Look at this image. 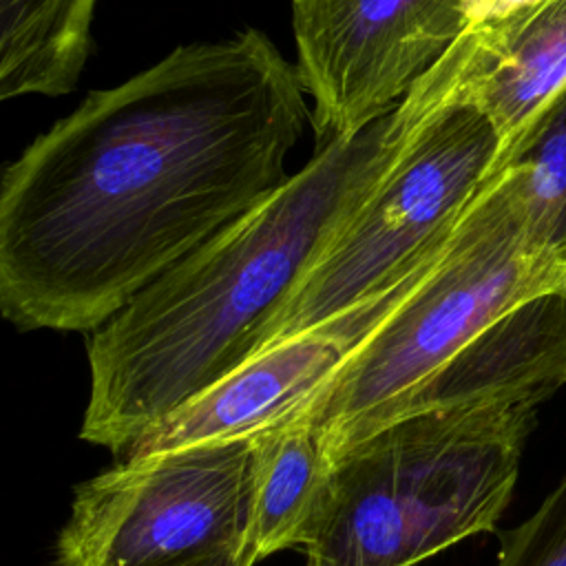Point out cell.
<instances>
[{"mask_svg": "<svg viewBox=\"0 0 566 566\" xmlns=\"http://www.w3.org/2000/svg\"><path fill=\"white\" fill-rule=\"evenodd\" d=\"M438 259L385 294L318 327L265 347L203 394L153 424L117 455V462L184 447L245 440L301 418L363 340L407 298Z\"/></svg>", "mask_w": 566, "mask_h": 566, "instance_id": "8", "label": "cell"}, {"mask_svg": "<svg viewBox=\"0 0 566 566\" xmlns=\"http://www.w3.org/2000/svg\"><path fill=\"white\" fill-rule=\"evenodd\" d=\"M252 438L161 451L75 486L57 566H195L252 546Z\"/></svg>", "mask_w": 566, "mask_h": 566, "instance_id": "6", "label": "cell"}, {"mask_svg": "<svg viewBox=\"0 0 566 566\" xmlns=\"http://www.w3.org/2000/svg\"><path fill=\"white\" fill-rule=\"evenodd\" d=\"M259 559H256V553L252 546L243 548V551H228V553H221L212 559H206L201 564H195V566H254Z\"/></svg>", "mask_w": 566, "mask_h": 566, "instance_id": "16", "label": "cell"}, {"mask_svg": "<svg viewBox=\"0 0 566 566\" xmlns=\"http://www.w3.org/2000/svg\"><path fill=\"white\" fill-rule=\"evenodd\" d=\"M537 250L566 256V88L546 106L502 168Z\"/></svg>", "mask_w": 566, "mask_h": 566, "instance_id": "13", "label": "cell"}, {"mask_svg": "<svg viewBox=\"0 0 566 566\" xmlns=\"http://www.w3.org/2000/svg\"><path fill=\"white\" fill-rule=\"evenodd\" d=\"M535 416L509 405L413 411L340 447L305 566H416L493 531Z\"/></svg>", "mask_w": 566, "mask_h": 566, "instance_id": "3", "label": "cell"}, {"mask_svg": "<svg viewBox=\"0 0 566 566\" xmlns=\"http://www.w3.org/2000/svg\"><path fill=\"white\" fill-rule=\"evenodd\" d=\"M449 53L458 71L455 102L475 104L500 137L497 172L566 88V0H548L502 24L467 29Z\"/></svg>", "mask_w": 566, "mask_h": 566, "instance_id": "10", "label": "cell"}, {"mask_svg": "<svg viewBox=\"0 0 566 566\" xmlns=\"http://www.w3.org/2000/svg\"><path fill=\"white\" fill-rule=\"evenodd\" d=\"M254 511L252 548L256 559L303 548L323 509L329 453L307 416L252 436Z\"/></svg>", "mask_w": 566, "mask_h": 566, "instance_id": "11", "label": "cell"}, {"mask_svg": "<svg viewBox=\"0 0 566 566\" xmlns=\"http://www.w3.org/2000/svg\"><path fill=\"white\" fill-rule=\"evenodd\" d=\"M559 292L564 294V298H566V276H564V283H562V287H559Z\"/></svg>", "mask_w": 566, "mask_h": 566, "instance_id": "17", "label": "cell"}, {"mask_svg": "<svg viewBox=\"0 0 566 566\" xmlns=\"http://www.w3.org/2000/svg\"><path fill=\"white\" fill-rule=\"evenodd\" d=\"M564 385L566 298L553 290L520 303L484 327L380 424L429 409L482 405L537 409Z\"/></svg>", "mask_w": 566, "mask_h": 566, "instance_id": "9", "label": "cell"}, {"mask_svg": "<svg viewBox=\"0 0 566 566\" xmlns=\"http://www.w3.org/2000/svg\"><path fill=\"white\" fill-rule=\"evenodd\" d=\"M312 126L349 139L394 111L464 33L460 0H292Z\"/></svg>", "mask_w": 566, "mask_h": 566, "instance_id": "7", "label": "cell"}, {"mask_svg": "<svg viewBox=\"0 0 566 566\" xmlns=\"http://www.w3.org/2000/svg\"><path fill=\"white\" fill-rule=\"evenodd\" d=\"M544 2L548 0H460V9L467 29H482L502 24Z\"/></svg>", "mask_w": 566, "mask_h": 566, "instance_id": "15", "label": "cell"}, {"mask_svg": "<svg viewBox=\"0 0 566 566\" xmlns=\"http://www.w3.org/2000/svg\"><path fill=\"white\" fill-rule=\"evenodd\" d=\"M564 276L566 256L531 243L509 175L493 172L438 263L303 416L332 455L376 429L484 327L559 290Z\"/></svg>", "mask_w": 566, "mask_h": 566, "instance_id": "4", "label": "cell"}, {"mask_svg": "<svg viewBox=\"0 0 566 566\" xmlns=\"http://www.w3.org/2000/svg\"><path fill=\"white\" fill-rule=\"evenodd\" d=\"M97 0H0V99L60 97L91 53Z\"/></svg>", "mask_w": 566, "mask_h": 566, "instance_id": "12", "label": "cell"}, {"mask_svg": "<svg viewBox=\"0 0 566 566\" xmlns=\"http://www.w3.org/2000/svg\"><path fill=\"white\" fill-rule=\"evenodd\" d=\"M296 69L245 29L93 91L0 186V307L95 332L287 179L312 117Z\"/></svg>", "mask_w": 566, "mask_h": 566, "instance_id": "1", "label": "cell"}, {"mask_svg": "<svg viewBox=\"0 0 566 566\" xmlns=\"http://www.w3.org/2000/svg\"><path fill=\"white\" fill-rule=\"evenodd\" d=\"M429 113L409 93L358 135L327 139L281 188L91 332V394L80 438L117 458L259 354L303 276Z\"/></svg>", "mask_w": 566, "mask_h": 566, "instance_id": "2", "label": "cell"}, {"mask_svg": "<svg viewBox=\"0 0 566 566\" xmlns=\"http://www.w3.org/2000/svg\"><path fill=\"white\" fill-rule=\"evenodd\" d=\"M495 566H566V475L528 520L504 535Z\"/></svg>", "mask_w": 566, "mask_h": 566, "instance_id": "14", "label": "cell"}, {"mask_svg": "<svg viewBox=\"0 0 566 566\" xmlns=\"http://www.w3.org/2000/svg\"><path fill=\"white\" fill-rule=\"evenodd\" d=\"M497 157L500 137L475 104L449 102L420 117L371 195L272 321L259 352L385 294L438 259Z\"/></svg>", "mask_w": 566, "mask_h": 566, "instance_id": "5", "label": "cell"}]
</instances>
